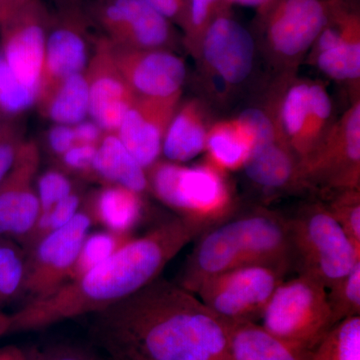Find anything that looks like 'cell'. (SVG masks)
Here are the masks:
<instances>
[{"instance_id":"ee69618b","label":"cell","mask_w":360,"mask_h":360,"mask_svg":"<svg viewBox=\"0 0 360 360\" xmlns=\"http://www.w3.org/2000/svg\"><path fill=\"white\" fill-rule=\"evenodd\" d=\"M0 360H28L27 354L15 345L0 348Z\"/></svg>"},{"instance_id":"ab89813d","label":"cell","mask_w":360,"mask_h":360,"mask_svg":"<svg viewBox=\"0 0 360 360\" xmlns=\"http://www.w3.org/2000/svg\"><path fill=\"white\" fill-rule=\"evenodd\" d=\"M161 15L180 28L186 20L189 0H146Z\"/></svg>"},{"instance_id":"603a6c76","label":"cell","mask_w":360,"mask_h":360,"mask_svg":"<svg viewBox=\"0 0 360 360\" xmlns=\"http://www.w3.org/2000/svg\"><path fill=\"white\" fill-rule=\"evenodd\" d=\"M87 212L106 231L131 234L143 215L142 194L115 184H104L92 195Z\"/></svg>"},{"instance_id":"bcb514c9","label":"cell","mask_w":360,"mask_h":360,"mask_svg":"<svg viewBox=\"0 0 360 360\" xmlns=\"http://www.w3.org/2000/svg\"><path fill=\"white\" fill-rule=\"evenodd\" d=\"M58 4V8L61 7H80L84 8L92 0H56Z\"/></svg>"},{"instance_id":"cb8c5ba5","label":"cell","mask_w":360,"mask_h":360,"mask_svg":"<svg viewBox=\"0 0 360 360\" xmlns=\"http://www.w3.org/2000/svg\"><path fill=\"white\" fill-rule=\"evenodd\" d=\"M231 360H307L257 322L229 324Z\"/></svg>"},{"instance_id":"484cf974","label":"cell","mask_w":360,"mask_h":360,"mask_svg":"<svg viewBox=\"0 0 360 360\" xmlns=\"http://www.w3.org/2000/svg\"><path fill=\"white\" fill-rule=\"evenodd\" d=\"M205 150L210 162L224 172L243 168L250 155V146L236 120H231L210 125Z\"/></svg>"},{"instance_id":"4fadbf2b","label":"cell","mask_w":360,"mask_h":360,"mask_svg":"<svg viewBox=\"0 0 360 360\" xmlns=\"http://www.w3.org/2000/svg\"><path fill=\"white\" fill-rule=\"evenodd\" d=\"M94 219L80 210L65 226L52 231L25 252L22 295L30 300H42L70 281L80 248Z\"/></svg>"},{"instance_id":"9c48e42d","label":"cell","mask_w":360,"mask_h":360,"mask_svg":"<svg viewBox=\"0 0 360 360\" xmlns=\"http://www.w3.org/2000/svg\"><path fill=\"white\" fill-rule=\"evenodd\" d=\"M271 87L279 131L298 160H302L335 122L331 97L321 82L296 75L276 77Z\"/></svg>"},{"instance_id":"8fae6325","label":"cell","mask_w":360,"mask_h":360,"mask_svg":"<svg viewBox=\"0 0 360 360\" xmlns=\"http://www.w3.org/2000/svg\"><path fill=\"white\" fill-rule=\"evenodd\" d=\"M288 269L270 264L238 267L212 277L195 295L226 324L257 322Z\"/></svg>"},{"instance_id":"5b68a950","label":"cell","mask_w":360,"mask_h":360,"mask_svg":"<svg viewBox=\"0 0 360 360\" xmlns=\"http://www.w3.org/2000/svg\"><path fill=\"white\" fill-rule=\"evenodd\" d=\"M329 0H276L257 14L255 32L262 53L276 77L296 75L326 25Z\"/></svg>"},{"instance_id":"44dd1931","label":"cell","mask_w":360,"mask_h":360,"mask_svg":"<svg viewBox=\"0 0 360 360\" xmlns=\"http://www.w3.org/2000/svg\"><path fill=\"white\" fill-rule=\"evenodd\" d=\"M210 125L203 101L180 103L165 132L161 155L179 165L198 158L205 150Z\"/></svg>"},{"instance_id":"1f68e13d","label":"cell","mask_w":360,"mask_h":360,"mask_svg":"<svg viewBox=\"0 0 360 360\" xmlns=\"http://www.w3.org/2000/svg\"><path fill=\"white\" fill-rule=\"evenodd\" d=\"M328 298L335 323L360 315V262L328 288Z\"/></svg>"},{"instance_id":"30bf717a","label":"cell","mask_w":360,"mask_h":360,"mask_svg":"<svg viewBox=\"0 0 360 360\" xmlns=\"http://www.w3.org/2000/svg\"><path fill=\"white\" fill-rule=\"evenodd\" d=\"M305 191L321 194L360 189V101H352L321 143L300 161Z\"/></svg>"},{"instance_id":"2e32d148","label":"cell","mask_w":360,"mask_h":360,"mask_svg":"<svg viewBox=\"0 0 360 360\" xmlns=\"http://www.w3.org/2000/svg\"><path fill=\"white\" fill-rule=\"evenodd\" d=\"M51 15L41 0H33L0 26L2 58L16 80L35 94L44 65Z\"/></svg>"},{"instance_id":"f6af8a7d","label":"cell","mask_w":360,"mask_h":360,"mask_svg":"<svg viewBox=\"0 0 360 360\" xmlns=\"http://www.w3.org/2000/svg\"><path fill=\"white\" fill-rule=\"evenodd\" d=\"M9 329H11V317L9 314H4L0 310V338L9 335Z\"/></svg>"},{"instance_id":"6da1fadb","label":"cell","mask_w":360,"mask_h":360,"mask_svg":"<svg viewBox=\"0 0 360 360\" xmlns=\"http://www.w3.org/2000/svg\"><path fill=\"white\" fill-rule=\"evenodd\" d=\"M90 315L92 338L111 360H231L229 324L167 279Z\"/></svg>"},{"instance_id":"e0dca14e","label":"cell","mask_w":360,"mask_h":360,"mask_svg":"<svg viewBox=\"0 0 360 360\" xmlns=\"http://www.w3.org/2000/svg\"><path fill=\"white\" fill-rule=\"evenodd\" d=\"M89 94V117L105 132H116L136 96L125 82L105 37L94 40L85 70Z\"/></svg>"},{"instance_id":"836d02e7","label":"cell","mask_w":360,"mask_h":360,"mask_svg":"<svg viewBox=\"0 0 360 360\" xmlns=\"http://www.w3.org/2000/svg\"><path fill=\"white\" fill-rule=\"evenodd\" d=\"M322 198L343 231L360 248V189L333 191Z\"/></svg>"},{"instance_id":"b9f144b4","label":"cell","mask_w":360,"mask_h":360,"mask_svg":"<svg viewBox=\"0 0 360 360\" xmlns=\"http://www.w3.org/2000/svg\"><path fill=\"white\" fill-rule=\"evenodd\" d=\"M32 1L33 0H0V26L6 25L18 11Z\"/></svg>"},{"instance_id":"f546056e","label":"cell","mask_w":360,"mask_h":360,"mask_svg":"<svg viewBox=\"0 0 360 360\" xmlns=\"http://www.w3.org/2000/svg\"><path fill=\"white\" fill-rule=\"evenodd\" d=\"M25 252L11 239L0 238V310L22 295Z\"/></svg>"},{"instance_id":"ac0fdd59","label":"cell","mask_w":360,"mask_h":360,"mask_svg":"<svg viewBox=\"0 0 360 360\" xmlns=\"http://www.w3.org/2000/svg\"><path fill=\"white\" fill-rule=\"evenodd\" d=\"M111 47L118 70L136 97L181 96L187 68L184 59L174 51L127 49L112 44Z\"/></svg>"},{"instance_id":"7c38bea8","label":"cell","mask_w":360,"mask_h":360,"mask_svg":"<svg viewBox=\"0 0 360 360\" xmlns=\"http://www.w3.org/2000/svg\"><path fill=\"white\" fill-rule=\"evenodd\" d=\"M84 9L116 47L174 51L179 42L174 25L146 0H92Z\"/></svg>"},{"instance_id":"8d00e7d4","label":"cell","mask_w":360,"mask_h":360,"mask_svg":"<svg viewBox=\"0 0 360 360\" xmlns=\"http://www.w3.org/2000/svg\"><path fill=\"white\" fill-rule=\"evenodd\" d=\"M97 144L75 143L63 155L59 156V167L66 174L80 175L94 179V161Z\"/></svg>"},{"instance_id":"d6986e66","label":"cell","mask_w":360,"mask_h":360,"mask_svg":"<svg viewBox=\"0 0 360 360\" xmlns=\"http://www.w3.org/2000/svg\"><path fill=\"white\" fill-rule=\"evenodd\" d=\"M180 98L137 97L116 130L123 146L146 172L160 160L163 139Z\"/></svg>"},{"instance_id":"5bb4252c","label":"cell","mask_w":360,"mask_h":360,"mask_svg":"<svg viewBox=\"0 0 360 360\" xmlns=\"http://www.w3.org/2000/svg\"><path fill=\"white\" fill-rule=\"evenodd\" d=\"M90 25L80 7H61L51 14L35 105L44 103L66 79L86 70L92 53Z\"/></svg>"},{"instance_id":"ffe728a7","label":"cell","mask_w":360,"mask_h":360,"mask_svg":"<svg viewBox=\"0 0 360 360\" xmlns=\"http://www.w3.org/2000/svg\"><path fill=\"white\" fill-rule=\"evenodd\" d=\"M243 169L251 186L265 195L305 191L300 160L281 139L251 151Z\"/></svg>"},{"instance_id":"74e56055","label":"cell","mask_w":360,"mask_h":360,"mask_svg":"<svg viewBox=\"0 0 360 360\" xmlns=\"http://www.w3.org/2000/svg\"><path fill=\"white\" fill-rule=\"evenodd\" d=\"M26 354L28 360H103L89 350L70 345H54L42 349L32 348Z\"/></svg>"},{"instance_id":"7a4b0ae2","label":"cell","mask_w":360,"mask_h":360,"mask_svg":"<svg viewBox=\"0 0 360 360\" xmlns=\"http://www.w3.org/2000/svg\"><path fill=\"white\" fill-rule=\"evenodd\" d=\"M205 231L200 225L177 217L129 239L84 276L9 314V335L39 330L120 302L160 277L168 262Z\"/></svg>"},{"instance_id":"4316f807","label":"cell","mask_w":360,"mask_h":360,"mask_svg":"<svg viewBox=\"0 0 360 360\" xmlns=\"http://www.w3.org/2000/svg\"><path fill=\"white\" fill-rule=\"evenodd\" d=\"M324 75L359 89L360 39H350L307 58Z\"/></svg>"},{"instance_id":"d6a6232c","label":"cell","mask_w":360,"mask_h":360,"mask_svg":"<svg viewBox=\"0 0 360 360\" xmlns=\"http://www.w3.org/2000/svg\"><path fill=\"white\" fill-rule=\"evenodd\" d=\"M82 205V196L75 191L49 210L40 212L39 219L33 227L32 231L23 241V250H30L47 234L68 224L79 212Z\"/></svg>"},{"instance_id":"ba28073f","label":"cell","mask_w":360,"mask_h":360,"mask_svg":"<svg viewBox=\"0 0 360 360\" xmlns=\"http://www.w3.org/2000/svg\"><path fill=\"white\" fill-rule=\"evenodd\" d=\"M257 54L252 32L233 18L231 8L221 11L205 30L195 58L210 96L229 99L245 87Z\"/></svg>"},{"instance_id":"d590c367","label":"cell","mask_w":360,"mask_h":360,"mask_svg":"<svg viewBox=\"0 0 360 360\" xmlns=\"http://www.w3.org/2000/svg\"><path fill=\"white\" fill-rule=\"evenodd\" d=\"M40 212L49 210L59 201L75 193L70 175L60 168H51L37 179Z\"/></svg>"},{"instance_id":"e575fe53","label":"cell","mask_w":360,"mask_h":360,"mask_svg":"<svg viewBox=\"0 0 360 360\" xmlns=\"http://www.w3.org/2000/svg\"><path fill=\"white\" fill-rule=\"evenodd\" d=\"M20 115L0 118V184L11 172L21 144L25 141Z\"/></svg>"},{"instance_id":"277c9868","label":"cell","mask_w":360,"mask_h":360,"mask_svg":"<svg viewBox=\"0 0 360 360\" xmlns=\"http://www.w3.org/2000/svg\"><path fill=\"white\" fill-rule=\"evenodd\" d=\"M148 177L149 189L158 200L205 231L238 210L224 172L210 162L188 167L158 160L148 170Z\"/></svg>"},{"instance_id":"d4e9b609","label":"cell","mask_w":360,"mask_h":360,"mask_svg":"<svg viewBox=\"0 0 360 360\" xmlns=\"http://www.w3.org/2000/svg\"><path fill=\"white\" fill-rule=\"evenodd\" d=\"M54 124L75 125L89 116V94L85 70L66 79L37 105Z\"/></svg>"},{"instance_id":"9a60e30c","label":"cell","mask_w":360,"mask_h":360,"mask_svg":"<svg viewBox=\"0 0 360 360\" xmlns=\"http://www.w3.org/2000/svg\"><path fill=\"white\" fill-rule=\"evenodd\" d=\"M40 150L34 141L21 144L11 172L0 184V238L22 245L40 214L37 179Z\"/></svg>"},{"instance_id":"3957f363","label":"cell","mask_w":360,"mask_h":360,"mask_svg":"<svg viewBox=\"0 0 360 360\" xmlns=\"http://www.w3.org/2000/svg\"><path fill=\"white\" fill-rule=\"evenodd\" d=\"M286 217L257 208L224 220L200 234L179 283L195 295L212 277L252 264L290 269L292 264Z\"/></svg>"},{"instance_id":"f35d334b","label":"cell","mask_w":360,"mask_h":360,"mask_svg":"<svg viewBox=\"0 0 360 360\" xmlns=\"http://www.w3.org/2000/svg\"><path fill=\"white\" fill-rule=\"evenodd\" d=\"M46 142L52 155H63L77 143L72 125L54 124L47 132Z\"/></svg>"},{"instance_id":"83f0119b","label":"cell","mask_w":360,"mask_h":360,"mask_svg":"<svg viewBox=\"0 0 360 360\" xmlns=\"http://www.w3.org/2000/svg\"><path fill=\"white\" fill-rule=\"evenodd\" d=\"M309 360H360V315L336 323L314 348Z\"/></svg>"},{"instance_id":"8992f818","label":"cell","mask_w":360,"mask_h":360,"mask_svg":"<svg viewBox=\"0 0 360 360\" xmlns=\"http://www.w3.org/2000/svg\"><path fill=\"white\" fill-rule=\"evenodd\" d=\"M260 321L269 335L307 360L336 324L326 286L303 274L279 284Z\"/></svg>"},{"instance_id":"52a82bcc","label":"cell","mask_w":360,"mask_h":360,"mask_svg":"<svg viewBox=\"0 0 360 360\" xmlns=\"http://www.w3.org/2000/svg\"><path fill=\"white\" fill-rule=\"evenodd\" d=\"M286 220L300 274L312 277L326 290L360 262V248L321 201L302 206Z\"/></svg>"},{"instance_id":"7dc6e473","label":"cell","mask_w":360,"mask_h":360,"mask_svg":"<svg viewBox=\"0 0 360 360\" xmlns=\"http://www.w3.org/2000/svg\"><path fill=\"white\" fill-rule=\"evenodd\" d=\"M1 117H2V116H1V115H0V118H1Z\"/></svg>"},{"instance_id":"4dcf8cb0","label":"cell","mask_w":360,"mask_h":360,"mask_svg":"<svg viewBox=\"0 0 360 360\" xmlns=\"http://www.w3.org/2000/svg\"><path fill=\"white\" fill-rule=\"evenodd\" d=\"M231 6L229 0H189L186 20L181 27V42L194 58L198 56L201 39L212 21Z\"/></svg>"},{"instance_id":"7402d4cb","label":"cell","mask_w":360,"mask_h":360,"mask_svg":"<svg viewBox=\"0 0 360 360\" xmlns=\"http://www.w3.org/2000/svg\"><path fill=\"white\" fill-rule=\"evenodd\" d=\"M94 179L143 193L149 189L148 172L135 160L115 132H105L97 144Z\"/></svg>"},{"instance_id":"f1b7e54d","label":"cell","mask_w":360,"mask_h":360,"mask_svg":"<svg viewBox=\"0 0 360 360\" xmlns=\"http://www.w3.org/2000/svg\"><path fill=\"white\" fill-rule=\"evenodd\" d=\"M131 238V234L116 233L106 229L87 234L78 253L70 281L84 276L96 265L105 262Z\"/></svg>"},{"instance_id":"60d3db41","label":"cell","mask_w":360,"mask_h":360,"mask_svg":"<svg viewBox=\"0 0 360 360\" xmlns=\"http://www.w3.org/2000/svg\"><path fill=\"white\" fill-rule=\"evenodd\" d=\"M77 143L98 144L105 131L92 120H84L72 125Z\"/></svg>"},{"instance_id":"7bdbcfd3","label":"cell","mask_w":360,"mask_h":360,"mask_svg":"<svg viewBox=\"0 0 360 360\" xmlns=\"http://www.w3.org/2000/svg\"><path fill=\"white\" fill-rule=\"evenodd\" d=\"M276 0H229L231 6L239 4V6H248L255 8L257 14L267 11Z\"/></svg>"}]
</instances>
